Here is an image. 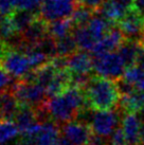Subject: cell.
<instances>
[{
	"label": "cell",
	"instance_id": "cell-17",
	"mask_svg": "<svg viewBox=\"0 0 144 145\" xmlns=\"http://www.w3.org/2000/svg\"><path fill=\"white\" fill-rule=\"evenodd\" d=\"M20 107V103L18 102L15 94L12 92H8L7 90L0 94V118L14 120L17 111Z\"/></svg>",
	"mask_w": 144,
	"mask_h": 145
},
{
	"label": "cell",
	"instance_id": "cell-18",
	"mask_svg": "<svg viewBox=\"0 0 144 145\" xmlns=\"http://www.w3.org/2000/svg\"><path fill=\"white\" fill-rule=\"evenodd\" d=\"M120 105L125 112H138L144 108V91L134 90L127 94H122Z\"/></svg>",
	"mask_w": 144,
	"mask_h": 145
},
{
	"label": "cell",
	"instance_id": "cell-5",
	"mask_svg": "<svg viewBox=\"0 0 144 145\" xmlns=\"http://www.w3.org/2000/svg\"><path fill=\"white\" fill-rule=\"evenodd\" d=\"M126 68L127 67L118 51L93 55V71L100 76L119 81L123 76Z\"/></svg>",
	"mask_w": 144,
	"mask_h": 145
},
{
	"label": "cell",
	"instance_id": "cell-32",
	"mask_svg": "<svg viewBox=\"0 0 144 145\" xmlns=\"http://www.w3.org/2000/svg\"><path fill=\"white\" fill-rule=\"evenodd\" d=\"M106 1H107V0H77V2H79L81 5L86 7V8H90L92 11H98V10H100Z\"/></svg>",
	"mask_w": 144,
	"mask_h": 145
},
{
	"label": "cell",
	"instance_id": "cell-9",
	"mask_svg": "<svg viewBox=\"0 0 144 145\" xmlns=\"http://www.w3.org/2000/svg\"><path fill=\"white\" fill-rule=\"evenodd\" d=\"M21 135H28L36 139L39 133L43 122H40L37 110H34L31 106L20 105L16 116L14 118Z\"/></svg>",
	"mask_w": 144,
	"mask_h": 145
},
{
	"label": "cell",
	"instance_id": "cell-12",
	"mask_svg": "<svg viewBox=\"0 0 144 145\" xmlns=\"http://www.w3.org/2000/svg\"><path fill=\"white\" fill-rule=\"evenodd\" d=\"M132 8V0H107L100 8V12L101 15L115 24H118Z\"/></svg>",
	"mask_w": 144,
	"mask_h": 145
},
{
	"label": "cell",
	"instance_id": "cell-37",
	"mask_svg": "<svg viewBox=\"0 0 144 145\" xmlns=\"http://www.w3.org/2000/svg\"><path fill=\"white\" fill-rule=\"evenodd\" d=\"M4 15H2V13H1V12H0V22H1V21H2V19H3V18H4Z\"/></svg>",
	"mask_w": 144,
	"mask_h": 145
},
{
	"label": "cell",
	"instance_id": "cell-8",
	"mask_svg": "<svg viewBox=\"0 0 144 145\" xmlns=\"http://www.w3.org/2000/svg\"><path fill=\"white\" fill-rule=\"evenodd\" d=\"M120 29L125 39L144 44V19L143 14L132 8L119 22Z\"/></svg>",
	"mask_w": 144,
	"mask_h": 145
},
{
	"label": "cell",
	"instance_id": "cell-36",
	"mask_svg": "<svg viewBox=\"0 0 144 145\" xmlns=\"http://www.w3.org/2000/svg\"><path fill=\"white\" fill-rule=\"evenodd\" d=\"M140 145H144V123H142V127H141V135H140Z\"/></svg>",
	"mask_w": 144,
	"mask_h": 145
},
{
	"label": "cell",
	"instance_id": "cell-13",
	"mask_svg": "<svg viewBox=\"0 0 144 145\" xmlns=\"http://www.w3.org/2000/svg\"><path fill=\"white\" fill-rule=\"evenodd\" d=\"M142 123L137 112H126L122 119L121 128L124 133L127 145H140Z\"/></svg>",
	"mask_w": 144,
	"mask_h": 145
},
{
	"label": "cell",
	"instance_id": "cell-35",
	"mask_svg": "<svg viewBox=\"0 0 144 145\" xmlns=\"http://www.w3.org/2000/svg\"><path fill=\"white\" fill-rule=\"evenodd\" d=\"M5 47H7V44L3 42V39L0 37V57H1V55H2V53H3L4 49H5Z\"/></svg>",
	"mask_w": 144,
	"mask_h": 145
},
{
	"label": "cell",
	"instance_id": "cell-14",
	"mask_svg": "<svg viewBox=\"0 0 144 145\" xmlns=\"http://www.w3.org/2000/svg\"><path fill=\"white\" fill-rule=\"evenodd\" d=\"M125 40L126 39H125L122 31L119 29V27L118 28H111L107 32V34L93 48V50H92L93 55L94 54H100V53L116 51L120 48L121 44H123Z\"/></svg>",
	"mask_w": 144,
	"mask_h": 145
},
{
	"label": "cell",
	"instance_id": "cell-27",
	"mask_svg": "<svg viewBox=\"0 0 144 145\" xmlns=\"http://www.w3.org/2000/svg\"><path fill=\"white\" fill-rule=\"evenodd\" d=\"M17 30L10 16H5L0 22V37L3 40H10L16 36Z\"/></svg>",
	"mask_w": 144,
	"mask_h": 145
},
{
	"label": "cell",
	"instance_id": "cell-21",
	"mask_svg": "<svg viewBox=\"0 0 144 145\" xmlns=\"http://www.w3.org/2000/svg\"><path fill=\"white\" fill-rule=\"evenodd\" d=\"M72 35L75 38L77 47L85 51H92L93 48L96 47V44H98V41L88 31L86 25L74 27L72 31Z\"/></svg>",
	"mask_w": 144,
	"mask_h": 145
},
{
	"label": "cell",
	"instance_id": "cell-26",
	"mask_svg": "<svg viewBox=\"0 0 144 145\" xmlns=\"http://www.w3.org/2000/svg\"><path fill=\"white\" fill-rule=\"evenodd\" d=\"M92 16H93L92 10L81 5V7L75 8V11L72 14L70 19L72 20V24L74 27H79V25H85V24H88Z\"/></svg>",
	"mask_w": 144,
	"mask_h": 145
},
{
	"label": "cell",
	"instance_id": "cell-34",
	"mask_svg": "<svg viewBox=\"0 0 144 145\" xmlns=\"http://www.w3.org/2000/svg\"><path fill=\"white\" fill-rule=\"evenodd\" d=\"M57 145H72L70 142L66 139V138H64V137H60V141H58V143H57Z\"/></svg>",
	"mask_w": 144,
	"mask_h": 145
},
{
	"label": "cell",
	"instance_id": "cell-31",
	"mask_svg": "<svg viewBox=\"0 0 144 145\" xmlns=\"http://www.w3.org/2000/svg\"><path fill=\"white\" fill-rule=\"evenodd\" d=\"M16 11L14 0H0V12L4 16H10Z\"/></svg>",
	"mask_w": 144,
	"mask_h": 145
},
{
	"label": "cell",
	"instance_id": "cell-24",
	"mask_svg": "<svg viewBox=\"0 0 144 145\" xmlns=\"http://www.w3.org/2000/svg\"><path fill=\"white\" fill-rule=\"evenodd\" d=\"M12 19L13 24L16 28L17 32L22 33L28 28L30 24L36 19L35 14L28 11H22V10H17L13 13L12 15H10Z\"/></svg>",
	"mask_w": 144,
	"mask_h": 145
},
{
	"label": "cell",
	"instance_id": "cell-22",
	"mask_svg": "<svg viewBox=\"0 0 144 145\" xmlns=\"http://www.w3.org/2000/svg\"><path fill=\"white\" fill-rule=\"evenodd\" d=\"M142 42H137L132 40H126L121 44V47L117 51L124 61L126 67H130L132 65L136 64L137 57H138V52Z\"/></svg>",
	"mask_w": 144,
	"mask_h": 145
},
{
	"label": "cell",
	"instance_id": "cell-1",
	"mask_svg": "<svg viewBox=\"0 0 144 145\" xmlns=\"http://www.w3.org/2000/svg\"><path fill=\"white\" fill-rule=\"evenodd\" d=\"M87 104L84 89L69 85L64 91L50 97L44 103L45 111L52 121L56 123H67L75 120Z\"/></svg>",
	"mask_w": 144,
	"mask_h": 145
},
{
	"label": "cell",
	"instance_id": "cell-28",
	"mask_svg": "<svg viewBox=\"0 0 144 145\" xmlns=\"http://www.w3.org/2000/svg\"><path fill=\"white\" fill-rule=\"evenodd\" d=\"M15 2V8L32 12L34 14L40 11L43 0H14Z\"/></svg>",
	"mask_w": 144,
	"mask_h": 145
},
{
	"label": "cell",
	"instance_id": "cell-4",
	"mask_svg": "<svg viewBox=\"0 0 144 145\" xmlns=\"http://www.w3.org/2000/svg\"><path fill=\"white\" fill-rule=\"evenodd\" d=\"M0 64L14 78H34L33 67L28 54L19 49L5 47L0 57Z\"/></svg>",
	"mask_w": 144,
	"mask_h": 145
},
{
	"label": "cell",
	"instance_id": "cell-29",
	"mask_svg": "<svg viewBox=\"0 0 144 145\" xmlns=\"http://www.w3.org/2000/svg\"><path fill=\"white\" fill-rule=\"evenodd\" d=\"M11 82H12V76L3 68V66L0 64V92H3L10 87Z\"/></svg>",
	"mask_w": 144,
	"mask_h": 145
},
{
	"label": "cell",
	"instance_id": "cell-38",
	"mask_svg": "<svg viewBox=\"0 0 144 145\" xmlns=\"http://www.w3.org/2000/svg\"><path fill=\"white\" fill-rule=\"evenodd\" d=\"M141 111H142V114H143V117H144V108L142 109V110H141Z\"/></svg>",
	"mask_w": 144,
	"mask_h": 145
},
{
	"label": "cell",
	"instance_id": "cell-16",
	"mask_svg": "<svg viewBox=\"0 0 144 145\" xmlns=\"http://www.w3.org/2000/svg\"><path fill=\"white\" fill-rule=\"evenodd\" d=\"M24 39L29 44H38L45 39L47 36H49L48 33V24L47 21H45L43 18H36L32 24L22 32Z\"/></svg>",
	"mask_w": 144,
	"mask_h": 145
},
{
	"label": "cell",
	"instance_id": "cell-10",
	"mask_svg": "<svg viewBox=\"0 0 144 145\" xmlns=\"http://www.w3.org/2000/svg\"><path fill=\"white\" fill-rule=\"evenodd\" d=\"M62 135L72 145H88L92 130L87 123L80 120H72L63 125Z\"/></svg>",
	"mask_w": 144,
	"mask_h": 145
},
{
	"label": "cell",
	"instance_id": "cell-39",
	"mask_svg": "<svg viewBox=\"0 0 144 145\" xmlns=\"http://www.w3.org/2000/svg\"><path fill=\"white\" fill-rule=\"evenodd\" d=\"M143 19H144V14H143Z\"/></svg>",
	"mask_w": 144,
	"mask_h": 145
},
{
	"label": "cell",
	"instance_id": "cell-6",
	"mask_svg": "<svg viewBox=\"0 0 144 145\" xmlns=\"http://www.w3.org/2000/svg\"><path fill=\"white\" fill-rule=\"evenodd\" d=\"M13 93L20 105L31 107H40L48 97L46 88L34 80H22L15 84L13 87Z\"/></svg>",
	"mask_w": 144,
	"mask_h": 145
},
{
	"label": "cell",
	"instance_id": "cell-11",
	"mask_svg": "<svg viewBox=\"0 0 144 145\" xmlns=\"http://www.w3.org/2000/svg\"><path fill=\"white\" fill-rule=\"evenodd\" d=\"M66 69L70 75H90L93 70V57L85 50L75 51L66 57Z\"/></svg>",
	"mask_w": 144,
	"mask_h": 145
},
{
	"label": "cell",
	"instance_id": "cell-33",
	"mask_svg": "<svg viewBox=\"0 0 144 145\" xmlns=\"http://www.w3.org/2000/svg\"><path fill=\"white\" fill-rule=\"evenodd\" d=\"M134 8L137 10L141 14H144V0H132Z\"/></svg>",
	"mask_w": 144,
	"mask_h": 145
},
{
	"label": "cell",
	"instance_id": "cell-7",
	"mask_svg": "<svg viewBox=\"0 0 144 145\" xmlns=\"http://www.w3.org/2000/svg\"><path fill=\"white\" fill-rule=\"evenodd\" d=\"M77 0H43L40 16L47 22L71 18Z\"/></svg>",
	"mask_w": 144,
	"mask_h": 145
},
{
	"label": "cell",
	"instance_id": "cell-15",
	"mask_svg": "<svg viewBox=\"0 0 144 145\" xmlns=\"http://www.w3.org/2000/svg\"><path fill=\"white\" fill-rule=\"evenodd\" d=\"M60 133L62 130H60L56 122H43L41 128L36 137V145H57L60 139Z\"/></svg>",
	"mask_w": 144,
	"mask_h": 145
},
{
	"label": "cell",
	"instance_id": "cell-25",
	"mask_svg": "<svg viewBox=\"0 0 144 145\" xmlns=\"http://www.w3.org/2000/svg\"><path fill=\"white\" fill-rule=\"evenodd\" d=\"M55 46H56V54L58 56L63 57H68L69 55H71L72 53H74L76 51L77 44L75 41V38L73 35L69 34L67 36L56 39L55 40Z\"/></svg>",
	"mask_w": 144,
	"mask_h": 145
},
{
	"label": "cell",
	"instance_id": "cell-23",
	"mask_svg": "<svg viewBox=\"0 0 144 145\" xmlns=\"http://www.w3.org/2000/svg\"><path fill=\"white\" fill-rule=\"evenodd\" d=\"M72 31H73V24L70 18L58 19L48 24L49 36L54 38L55 40L69 35Z\"/></svg>",
	"mask_w": 144,
	"mask_h": 145
},
{
	"label": "cell",
	"instance_id": "cell-20",
	"mask_svg": "<svg viewBox=\"0 0 144 145\" xmlns=\"http://www.w3.org/2000/svg\"><path fill=\"white\" fill-rule=\"evenodd\" d=\"M20 130L16 122L0 118V145L14 143L18 139Z\"/></svg>",
	"mask_w": 144,
	"mask_h": 145
},
{
	"label": "cell",
	"instance_id": "cell-3",
	"mask_svg": "<svg viewBox=\"0 0 144 145\" xmlns=\"http://www.w3.org/2000/svg\"><path fill=\"white\" fill-rule=\"evenodd\" d=\"M79 116H85V123L90 126L92 133L103 138H109L118 128L120 116L116 110H86Z\"/></svg>",
	"mask_w": 144,
	"mask_h": 145
},
{
	"label": "cell",
	"instance_id": "cell-19",
	"mask_svg": "<svg viewBox=\"0 0 144 145\" xmlns=\"http://www.w3.org/2000/svg\"><path fill=\"white\" fill-rule=\"evenodd\" d=\"M121 80L132 86L135 90L144 91V68L139 65L135 64L127 67Z\"/></svg>",
	"mask_w": 144,
	"mask_h": 145
},
{
	"label": "cell",
	"instance_id": "cell-2",
	"mask_svg": "<svg viewBox=\"0 0 144 145\" xmlns=\"http://www.w3.org/2000/svg\"><path fill=\"white\" fill-rule=\"evenodd\" d=\"M87 105L94 110H110L120 104L121 91L116 81L103 76H94L85 87Z\"/></svg>",
	"mask_w": 144,
	"mask_h": 145
},
{
	"label": "cell",
	"instance_id": "cell-30",
	"mask_svg": "<svg viewBox=\"0 0 144 145\" xmlns=\"http://www.w3.org/2000/svg\"><path fill=\"white\" fill-rule=\"evenodd\" d=\"M110 145H127V141L126 138L124 136V133L121 127L115 130V133L111 135L110 137Z\"/></svg>",
	"mask_w": 144,
	"mask_h": 145
}]
</instances>
